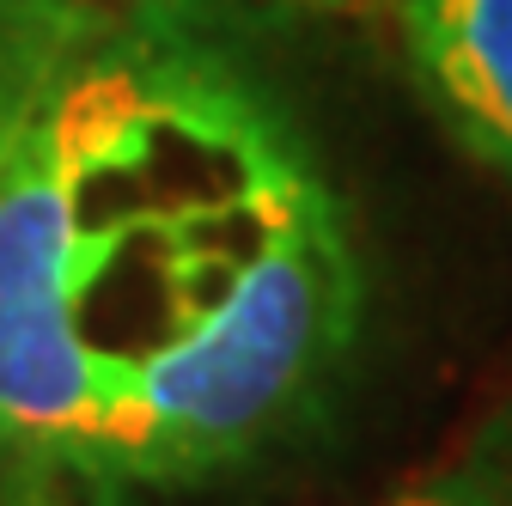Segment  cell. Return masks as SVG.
Returning <instances> with one entry per match:
<instances>
[{
  "mask_svg": "<svg viewBox=\"0 0 512 506\" xmlns=\"http://www.w3.org/2000/svg\"><path fill=\"white\" fill-rule=\"evenodd\" d=\"M311 7H336V0H311Z\"/></svg>",
  "mask_w": 512,
  "mask_h": 506,
  "instance_id": "cell-6",
  "label": "cell"
},
{
  "mask_svg": "<svg viewBox=\"0 0 512 506\" xmlns=\"http://www.w3.org/2000/svg\"><path fill=\"white\" fill-rule=\"evenodd\" d=\"M391 506H512V464L500 458H482V464H464L452 476H439Z\"/></svg>",
  "mask_w": 512,
  "mask_h": 506,
  "instance_id": "cell-4",
  "label": "cell"
},
{
  "mask_svg": "<svg viewBox=\"0 0 512 506\" xmlns=\"http://www.w3.org/2000/svg\"><path fill=\"white\" fill-rule=\"evenodd\" d=\"M397 19L445 122L512 183V0H397Z\"/></svg>",
  "mask_w": 512,
  "mask_h": 506,
  "instance_id": "cell-2",
  "label": "cell"
},
{
  "mask_svg": "<svg viewBox=\"0 0 512 506\" xmlns=\"http://www.w3.org/2000/svg\"><path fill=\"white\" fill-rule=\"evenodd\" d=\"M354 318V244L287 116L177 37H98L0 165V488L232 470Z\"/></svg>",
  "mask_w": 512,
  "mask_h": 506,
  "instance_id": "cell-1",
  "label": "cell"
},
{
  "mask_svg": "<svg viewBox=\"0 0 512 506\" xmlns=\"http://www.w3.org/2000/svg\"><path fill=\"white\" fill-rule=\"evenodd\" d=\"M98 37L86 0H0V165Z\"/></svg>",
  "mask_w": 512,
  "mask_h": 506,
  "instance_id": "cell-3",
  "label": "cell"
},
{
  "mask_svg": "<svg viewBox=\"0 0 512 506\" xmlns=\"http://www.w3.org/2000/svg\"><path fill=\"white\" fill-rule=\"evenodd\" d=\"M0 506H74L68 488H0Z\"/></svg>",
  "mask_w": 512,
  "mask_h": 506,
  "instance_id": "cell-5",
  "label": "cell"
}]
</instances>
